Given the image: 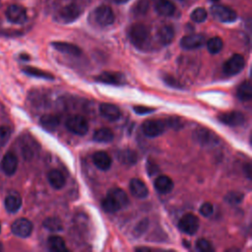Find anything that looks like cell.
I'll use <instances>...</instances> for the list:
<instances>
[{"label":"cell","mask_w":252,"mask_h":252,"mask_svg":"<svg viewBox=\"0 0 252 252\" xmlns=\"http://www.w3.org/2000/svg\"><path fill=\"white\" fill-rule=\"evenodd\" d=\"M129 203L126 193L120 188H114L107 192L101 201L102 209L107 213H116L126 207Z\"/></svg>","instance_id":"cell-1"},{"label":"cell","mask_w":252,"mask_h":252,"mask_svg":"<svg viewBox=\"0 0 252 252\" xmlns=\"http://www.w3.org/2000/svg\"><path fill=\"white\" fill-rule=\"evenodd\" d=\"M131 43L138 49L146 48L150 41V31L143 24H135L129 30Z\"/></svg>","instance_id":"cell-2"},{"label":"cell","mask_w":252,"mask_h":252,"mask_svg":"<svg viewBox=\"0 0 252 252\" xmlns=\"http://www.w3.org/2000/svg\"><path fill=\"white\" fill-rule=\"evenodd\" d=\"M193 139L202 147L215 146L219 144L220 139L214 132L206 128H198L193 132Z\"/></svg>","instance_id":"cell-3"},{"label":"cell","mask_w":252,"mask_h":252,"mask_svg":"<svg viewBox=\"0 0 252 252\" xmlns=\"http://www.w3.org/2000/svg\"><path fill=\"white\" fill-rule=\"evenodd\" d=\"M67 129L76 135L83 136L89 130V124L86 118L81 116H72L66 120Z\"/></svg>","instance_id":"cell-4"},{"label":"cell","mask_w":252,"mask_h":252,"mask_svg":"<svg viewBox=\"0 0 252 252\" xmlns=\"http://www.w3.org/2000/svg\"><path fill=\"white\" fill-rule=\"evenodd\" d=\"M211 13L215 19L223 23H232L235 22L237 18L235 11L230 7L219 4H215L211 7Z\"/></svg>","instance_id":"cell-5"},{"label":"cell","mask_w":252,"mask_h":252,"mask_svg":"<svg viewBox=\"0 0 252 252\" xmlns=\"http://www.w3.org/2000/svg\"><path fill=\"white\" fill-rule=\"evenodd\" d=\"M245 60L240 54H234L229 60L224 64L223 70L224 73L228 76H235L240 73L241 70L244 68Z\"/></svg>","instance_id":"cell-6"},{"label":"cell","mask_w":252,"mask_h":252,"mask_svg":"<svg viewBox=\"0 0 252 252\" xmlns=\"http://www.w3.org/2000/svg\"><path fill=\"white\" fill-rule=\"evenodd\" d=\"M167 124L163 120H146L142 124V131L145 136L155 138L162 135L166 130Z\"/></svg>","instance_id":"cell-7"},{"label":"cell","mask_w":252,"mask_h":252,"mask_svg":"<svg viewBox=\"0 0 252 252\" xmlns=\"http://www.w3.org/2000/svg\"><path fill=\"white\" fill-rule=\"evenodd\" d=\"M94 16L96 22L102 27L110 26L115 22V13L112 8L106 5H101L94 11Z\"/></svg>","instance_id":"cell-8"},{"label":"cell","mask_w":252,"mask_h":252,"mask_svg":"<svg viewBox=\"0 0 252 252\" xmlns=\"http://www.w3.org/2000/svg\"><path fill=\"white\" fill-rule=\"evenodd\" d=\"M199 220L193 214H186L178 223V228L186 235H192L197 233L199 229Z\"/></svg>","instance_id":"cell-9"},{"label":"cell","mask_w":252,"mask_h":252,"mask_svg":"<svg viewBox=\"0 0 252 252\" xmlns=\"http://www.w3.org/2000/svg\"><path fill=\"white\" fill-rule=\"evenodd\" d=\"M6 18L13 24H24L27 21V11L19 4H12L6 10Z\"/></svg>","instance_id":"cell-10"},{"label":"cell","mask_w":252,"mask_h":252,"mask_svg":"<svg viewBox=\"0 0 252 252\" xmlns=\"http://www.w3.org/2000/svg\"><path fill=\"white\" fill-rule=\"evenodd\" d=\"M33 228L34 227L31 221L25 218H20L12 224L11 231L15 235L22 238H26L31 235L33 232Z\"/></svg>","instance_id":"cell-11"},{"label":"cell","mask_w":252,"mask_h":252,"mask_svg":"<svg viewBox=\"0 0 252 252\" xmlns=\"http://www.w3.org/2000/svg\"><path fill=\"white\" fill-rule=\"evenodd\" d=\"M82 13V9L76 4H68L60 9L58 16L61 22L71 23L75 21Z\"/></svg>","instance_id":"cell-12"},{"label":"cell","mask_w":252,"mask_h":252,"mask_svg":"<svg viewBox=\"0 0 252 252\" xmlns=\"http://www.w3.org/2000/svg\"><path fill=\"white\" fill-rule=\"evenodd\" d=\"M219 120L223 122L226 125L229 126H241L245 123L246 118L245 116L240 113V112H230V113H225L219 116Z\"/></svg>","instance_id":"cell-13"},{"label":"cell","mask_w":252,"mask_h":252,"mask_svg":"<svg viewBox=\"0 0 252 252\" xmlns=\"http://www.w3.org/2000/svg\"><path fill=\"white\" fill-rule=\"evenodd\" d=\"M96 81L110 84V85H124L125 84V77L121 73H118V72H103L101 75L97 76L95 78Z\"/></svg>","instance_id":"cell-14"},{"label":"cell","mask_w":252,"mask_h":252,"mask_svg":"<svg viewBox=\"0 0 252 252\" xmlns=\"http://www.w3.org/2000/svg\"><path fill=\"white\" fill-rule=\"evenodd\" d=\"M205 45V37L203 34L185 35L181 41V47L184 50H196Z\"/></svg>","instance_id":"cell-15"},{"label":"cell","mask_w":252,"mask_h":252,"mask_svg":"<svg viewBox=\"0 0 252 252\" xmlns=\"http://www.w3.org/2000/svg\"><path fill=\"white\" fill-rule=\"evenodd\" d=\"M18 168V158L13 152H8L4 155L1 162V169L6 175H13Z\"/></svg>","instance_id":"cell-16"},{"label":"cell","mask_w":252,"mask_h":252,"mask_svg":"<svg viewBox=\"0 0 252 252\" xmlns=\"http://www.w3.org/2000/svg\"><path fill=\"white\" fill-rule=\"evenodd\" d=\"M100 113L102 118L109 121H117L121 117L120 110L112 103H101L100 105Z\"/></svg>","instance_id":"cell-17"},{"label":"cell","mask_w":252,"mask_h":252,"mask_svg":"<svg viewBox=\"0 0 252 252\" xmlns=\"http://www.w3.org/2000/svg\"><path fill=\"white\" fill-rule=\"evenodd\" d=\"M130 191L132 195L138 199L146 198L149 194L147 185L139 178H133L130 182Z\"/></svg>","instance_id":"cell-18"},{"label":"cell","mask_w":252,"mask_h":252,"mask_svg":"<svg viewBox=\"0 0 252 252\" xmlns=\"http://www.w3.org/2000/svg\"><path fill=\"white\" fill-rule=\"evenodd\" d=\"M155 188L162 194L169 193L173 189L172 179L167 175H160L155 181Z\"/></svg>","instance_id":"cell-19"},{"label":"cell","mask_w":252,"mask_h":252,"mask_svg":"<svg viewBox=\"0 0 252 252\" xmlns=\"http://www.w3.org/2000/svg\"><path fill=\"white\" fill-rule=\"evenodd\" d=\"M93 162L95 166L101 170H107L111 168L112 158L105 152H97L93 156Z\"/></svg>","instance_id":"cell-20"},{"label":"cell","mask_w":252,"mask_h":252,"mask_svg":"<svg viewBox=\"0 0 252 252\" xmlns=\"http://www.w3.org/2000/svg\"><path fill=\"white\" fill-rule=\"evenodd\" d=\"M39 151V146L35 141H34L32 138L27 137V139L25 141H23L22 144V153L23 156L25 157L26 160H30L33 159V157H34V155L38 153Z\"/></svg>","instance_id":"cell-21"},{"label":"cell","mask_w":252,"mask_h":252,"mask_svg":"<svg viewBox=\"0 0 252 252\" xmlns=\"http://www.w3.org/2000/svg\"><path fill=\"white\" fill-rule=\"evenodd\" d=\"M48 181L54 189H61L66 184L63 173L58 169H51L49 172Z\"/></svg>","instance_id":"cell-22"},{"label":"cell","mask_w":252,"mask_h":252,"mask_svg":"<svg viewBox=\"0 0 252 252\" xmlns=\"http://www.w3.org/2000/svg\"><path fill=\"white\" fill-rule=\"evenodd\" d=\"M4 206L7 212L14 214L18 212L22 207V198L17 193H11L9 194L4 201Z\"/></svg>","instance_id":"cell-23"},{"label":"cell","mask_w":252,"mask_h":252,"mask_svg":"<svg viewBox=\"0 0 252 252\" xmlns=\"http://www.w3.org/2000/svg\"><path fill=\"white\" fill-rule=\"evenodd\" d=\"M51 46L58 51L63 52V53H67L70 55H74V56H79L81 54V50L75 46L72 45L69 43H62V42H55L52 43Z\"/></svg>","instance_id":"cell-24"},{"label":"cell","mask_w":252,"mask_h":252,"mask_svg":"<svg viewBox=\"0 0 252 252\" xmlns=\"http://www.w3.org/2000/svg\"><path fill=\"white\" fill-rule=\"evenodd\" d=\"M156 11L162 16L169 17L175 13V5L170 0H158L156 3Z\"/></svg>","instance_id":"cell-25"},{"label":"cell","mask_w":252,"mask_h":252,"mask_svg":"<svg viewBox=\"0 0 252 252\" xmlns=\"http://www.w3.org/2000/svg\"><path fill=\"white\" fill-rule=\"evenodd\" d=\"M158 37H159V41L161 42L162 45L164 46H168L169 45L173 39H174V30L171 26L169 25H166L163 26L158 33Z\"/></svg>","instance_id":"cell-26"},{"label":"cell","mask_w":252,"mask_h":252,"mask_svg":"<svg viewBox=\"0 0 252 252\" xmlns=\"http://www.w3.org/2000/svg\"><path fill=\"white\" fill-rule=\"evenodd\" d=\"M118 160L120 161L121 164L126 166H133L137 163L138 157L135 151L131 149H124L118 152Z\"/></svg>","instance_id":"cell-27"},{"label":"cell","mask_w":252,"mask_h":252,"mask_svg":"<svg viewBox=\"0 0 252 252\" xmlns=\"http://www.w3.org/2000/svg\"><path fill=\"white\" fill-rule=\"evenodd\" d=\"M114 132L109 128H101L95 131L93 139L99 143H110L114 140Z\"/></svg>","instance_id":"cell-28"},{"label":"cell","mask_w":252,"mask_h":252,"mask_svg":"<svg viewBox=\"0 0 252 252\" xmlns=\"http://www.w3.org/2000/svg\"><path fill=\"white\" fill-rule=\"evenodd\" d=\"M59 118L54 116V115H45L41 118V124L42 126L49 130V131H53L55 130L58 125H59Z\"/></svg>","instance_id":"cell-29"},{"label":"cell","mask_w":252,"mask_h":252,"mask_svg":"<svg viewBox=\"0 0 252 252\" xmlns=\"http://www.w3.org/2000/svg\"><path fill=\"white\" fill-rule=\"evenodd\" d=\"M23 72H25L26 74L32 76V77H37V78H43L46 80H53L54 77L52 74L49 73V72H46L44 70H41L39 68H34V67H25L23 68Z\"/></svg>","instance_id":"cell-30"},{"label":"cell","mask_w":252,"mask_h":252,"mask_svg":"<svg viewBox=\"0 0 252 252\" xmlns=\"http://www.w3.org/2000/svg\"><path fill=\"white\" fill-rule=\"evenodd\" d=\"M48 244L49 247L51 251H55V252H63L66 251V244L65 241L63 240L62 237L58 236V235H52L49 238L48 240Z\"/></svg>","instance_id":"cell-31"},{"label":"cell","mask_w":252,"mask_h":252,"mask_svg":"<svg viewBox=\"0 0 252 252\" xmlns=\"http://www.w3.org/2000/svg\"><path fill=\"white\" fill-rule=\"evenodd\" d=\"M237 98L242 101H250L252 98V87L249 81L243 82L237 89Z\"/></svg>","instance_id":"cell-32"},{"label":"cell","mask_w":252,"mask_h":252,"mask_svg":"<svg viewBox=\"0 0 252 252\" xmlns=\"http://www.w3.org/2000/svg\"><path fill=\"white\" fill-rule=\"evenodd\" d=\"M44 227L52 233H59L63 230L62 222L55 217H50L44 221Z\"/></svg>","instance_id":"cell-33"},{"label":"cell","mask_w":252,"mask_h":252,"mask_svg":"<svg viewBox=\"0 0 252 252\" xmlns=\"http://www.w3.org/2000/svg\"><path fill=\"white\" fill-rule=\"evenodd\" d=\"M223 47H224L223 40L219 37L212 38L207 42V49L209 52L212 54L219 53L223 50Z\"/></svg>","instance_id":"cell-34"},{"label":"cell","mask_w":252,"mask_h":252,"mask_svg":"<svg viewBox=\"0 0 252 252\" xmlns=\"http://www.w3.org/2000/svg\"><path fill=\"white\" fill-rule=\"evenodd\" d=\"M207 11L204 8H197L191 13V20L195 23H202L207 19Z\"/></svg>","instance_id":"cell-35"},{"label":"cell","mask_w":252,"mask_h":252,"mask_svg":"<svg viewBox=\"0 0 252 252\" xmlns=\"http://www.w3.org/2000/svg\"><path fill=\"white\" fill-rule=\"evenodd\" d=\"M225 199L231 205H237L243 200V194L237 191H232L226 195Z\"/></svg>","instance_id":"cell-36"},{"label":"cell","mask_w":252,"mask_h":252,"mask_svg":"<svg viewBox=\"0 0 252 252\" xmlns=\"http://www.w3.org/2000/svg\"><path fill=\"white\" fill-rule=\"evenodd\" d=\"M11 136V129L7 126H0V147L5 146Z\"/></svg>","instance_id":"cell-37"},{"label":"cell","mask_w":252,"mask_h":252,"mask_svg":"<svg viewBox=\"0 0 252 252\" xmlns=\"http://www.w3.org/2000/svg\"><path fill=\"white\" fill-rule=\"evenodd\" d=\"M196 247L199 251H202V252H212L214 250L211 242H209L207 239H204V238L197 240Z\"/></svg>","instance_id":"cell-38"},{"label":"cell","mask_w":252,"mask_h":252,"mask_svg":"<svg viewBox=\"0 0 252 252\" xmlns=\"http://www.w3.org/2000/svg\"><path fill=\"white\" fill-rule=\"evenodd\" d=\"M148 7H149V2L147 0H140V1L137 3L136 7L134 8V12L137 15H143L147 12Z\"/></svg>","instance_id":"cell-39"},{"label":"cell","mask_w":252,"mask_h":252,"mask_svg":"<svg viewBox=\"0 0 252 252\" xmlns=\"http://www.w3.org/2000/svg\"><path fill=\"white\" fill-rule=\"evenodd\" d=\"M148 226H149V221L147 219L141 221L134 229L135 235H141L142 234L145 233L146 230L148 229Z\"/></svg>","instance_id":"cell-40"},{"label":"cell","mask_w":252,"mask_h":252,"mask_svg":"<svg viewBox=\"0 0 252 252\" xmlns=\"http://www.w3.org/2000/svg\"><path fill=\"white\" fill-rule=\"evenodd\" d=\"M213 213H214V206L209 202L202 204V206L200 207V214L204 216V217H210V216L213 215Z\"/></svg>","instance_id":"cell-41"},{"label":"cell","mask_w":252,"mask_h":252,"mask_svg":"<svg viewBox=\"0 0 252 252\" xmlns=\"http://www.w3.org/2000/svg\"><path fill=\"white\" fill-rule=\"evenodd\" d=\"M166 124L168 126H169L170 128L179 129V128L183 127V120L181 118H170L169 119L167 120Z\"/></svg>","instance_id":"cell-42"},{"label":"cell","mask_w":252,"mask_h":252,"mask_svg":"<svg viewBox=\"0 0 252 252\" xmlns=\"http://www.w3.org/2000/svg\"><path fill=\"white\" fill-rule=\"evenodd\" d=\"M133 110L138 115H147V114L153 113L155 111L154 109H151V107L142 106V105H136V106L133 107Z\"/></svg>","instance_id":"cell-43"},{"label":"cell","mask_w":252,"mask_h":252,"mask_svg":"<svg viewBox=\"0 0 252 252\" xmlns=\"http://www.w3.org/2000/svg\"><path fill=\"white\" fill-rule=\"evenodd\" d=\"M165 82H167L168 85L172 86V87H174V88H177V86H178L177 81H176L173 77H170V76H168V75L165 76Z\"/></svg>","instance_id":"cell-44"},{"label":"cell","mask_w":252,"mask_h":252,"mask_svg":"<svg viewBox=\"0 0 252 252\" xmlns=\"http://www.w3.org/2000/svg\"><path fill=\"white\" fill-rule=\"evenodd\" d=\"M128 1H129V0H115V2L118 3V4H123V3H126Z\"/></svg>","instance_id":"cell-45"},{"label":"cell","mask_w":252,"mask_h":252,"mask_svg":"<svg viewBox=\"0 0 252 252\" xmlns=\"http://www.w3.org/2000/svg\"><path fill=\"white\" fill-rule=\"evenodd\" d=\"M4 248H3V245H2V243L0 242V251H2Z\"/></svg>","instance_id":"cell-46"},{"label":"cell","mask_w":252,"mask_h":252,"mask_svg":"<svg viewBox=\"0 0 252 252\" xmlns=\"http://www.w3.org/2000/svg\"><path fill=\"white\" fill-rule=\"evenodd\" d=\"M212 1H215V2H216V1H219V0H212Z\"/></svg>","instance_id":"cell-47"},{"label":"cell","mask_w":252,"mask_h":252,"mask_svg":"<svg viewBox=\"0 0 252 252\" xmlns=\"http://www.w3.org/2000/svg\"><path fill=\"white\" fill-rule=\"evenodd\" d=\"M0 233H1V225H0Z\"/></svg>","instance_id":"cell-48"}]
</instances>
